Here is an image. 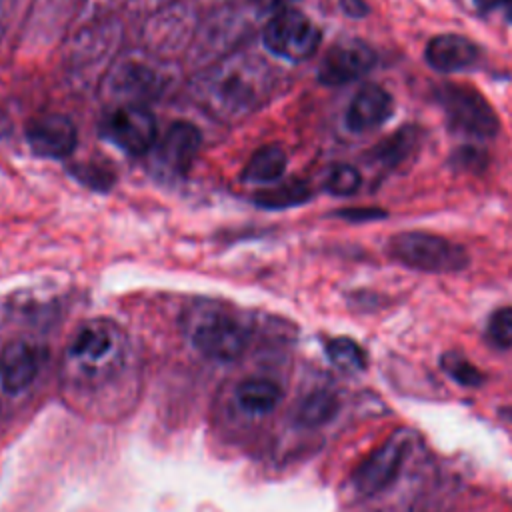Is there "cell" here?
<instances>
[{"label":"cell","instance_id":"cell-29","mask_svg":"<svg viewBox=\"0 0 512 512\" xmlns=\"http://www.w3.org/2000/svg\"><path fill=\"white\" fill-rule=\"evenodd\" d=\"M502 414H506V418H510V420H512V408H508V410H502Z\"/></svg>","mask_w":512,"mask_h":512},{"label":"cell","instance_id":"cell-27","mask_svg":"<svg viewBox=\"0 0 512 512\" xmlns=\"http://www.w3.org/2000/svg\"><path fill=\"white\" fill-rule=\"evenodd\" d=\"M340 8L350 18H362L368 14L366 0H340Z\"/></svg>","mask_w":512,"mask_h":512},{"label":"cell","instance_id":"cell-13","mask_svg":"<svg viewBox=\"0 0 512 512\" xmlns=\"http://www.w3.org/2000/svg\"><path fill=\"white\" fill-rule=\"evenodd\" d=\"M478 46L460 34H440L430 38L424 50L426 64L436 72H460L478 62Z\"/></svg>","mask_w":512,"mask_h":512},{"label":"cell","instance_id":"cell-12","mask_svg":"<svg viewBox=\"0 0 512 512\" xmlns=\"http://www.w3.org/2000/svg\"><path fill=\"white\" fill-rule=\"evenodd\" d=\"M394 112V100L388 90L368 84L362 86L346 108V128L354 134H364L382 126Z\"/></svg>","mask_w":512,"mask_h":512},{"label":"cell","instance_id":"cell-21","mask_svg":"<svg viewBox=\"0 0 512 512\" xmlns=\"http://www.w3.org/2000/svg\"><path fill=\"white\" fill-rule=\"evenodd\" d=\"M362 184V174L358 172V168L350 166V164H338L334 166L328 176H326V190L332 196H352L354 192H358Z\"/></svg>","mask_w":512,"mask_h":512},{"label":"cell","instance_id":"cell-9","mask_svg":"<svg viewBox=\"0 0 512 512\" xmlns=\"http://www.w3.org/2000/svg\"><path fill=\"white\" fill-rule=\"evenodd\" d=\"M376 64V52L372 46L358 38H348L336 42L318 66V82L324 86H344L366 72Z\"/></svg>","mask_w":512,"mask_h":512},{"label":"cell","instance_id":"cell-1","mask_svg":"<svg viewBox=\"0 0 512 512\" xmlns=\"http://www.w3.org/2000/svg\"><path fill=\"white\" fill-rule=\"evenodd\" d=\"M262 94V68L254 58H234L214 68L204 96L214 114L232 118L250 112Z\"/></svg>","mask_w":512,"mask_h":512},{"label":"cell","instance_id":"cell-5","mask_svg":"<svg viewBox=\"0 0 512 512\" xmlns=\"http://www.w3.org/2000/svg\"><path fill=\"white\" fill-rule=\"evenodd\" d=\"M320 38L322 34L318 26L296 8H286L274 14L262 32L266 50L290 62L310 58L318 50Z\"/></svg>","mask_w":512,"mask_h":512},{"label":"cell","instance_id":"cell-4","mask_svg":"<svg viewBox=\"0 0 512 512\" xmlns=\"http://www.w3.org/2000/svg\"><path fill=\"white\" fill-rule=\"evenodd\" d=\"M436 100L454 132L470 138H492L498 132V116L488 100L472 86L444 84Z\"/></svg>","mask_w":512,"mask_h":512},{"label":"cell","instance_id":"cell-7","mask_svg":"<svg viewBox=\"0 0 512 512\" xmlns=\"http://www.w3.org/2000/svg\"><path fill=\"white\" fill-rule=\"evenodd\" d=\"M102 138L126 154H146L156 144L154 114L142 104H122L104 118Z\"/></svg>","mask_w":512,"mask_h":512},{"label":"cell","instance_id":"cell-25","mask_svg":"<svg viewBox=\"0 0 512 512\" xmlns=\"http://www.w3.org/2000/svg\"><path fill=\"white\" fill-rule=\"evenodd\" d=\"M452 164H454L456 168H466V170H468V168H474V170H478V168H484L486 156H484L482 150L466 146V148L456 150V154H454V158H452Z\"/></svg>","mask_w":512,"mask_h":512},{"label":"cell","instance_id":"cell-8","mask_svg":"<svg viewBox=\"0 0 512 512\" xmlns=\"http://www.w3.org/2000/svg\"><path fill=\"white\" fill-rule=\"evenodd\" d=\"M410 434L406 430H396L378 450H374L352 474V484L356 492L364 496H374L384 490L398 474L400 464L408 452Z\"/></svg>","mask_w":512,"mask_h":512},{"label":"cell","instance_id":"cell-28","mask_svg":"<svg viewBox=\"0 0 512 512\" xmlns=\"http://www.w3.org/2000/svg\"><path fill=\"white\" fill-rule=\"evenodd\" d=\"M512 0H476V6H478V10H492V8H498V6H502V4H510Z\"/></svg>","mask_w":512,"mask_h":512},{"label":"cell","instance_id":"cell-16","mask_svg":"<svg viewBox=\"0 0 512 512\" xmlns=\"http://www.w3.org/2000/svg\"><path fill=\"white\" fill-rule=\"evenodd\" d=\"M282 400V388L276 380L252 376L236 386V402L242 410L252 414L272 412Z\"/></svg>","mask_w":512,"mask_h":512},{"label":"cell","instance_id":"cell-11","mask_svg":"<svg viewBox=\"0 0 512 512\" xmlns=\"http://www.w3.org/2000/svg\"><path fill=\"white\" fill-rule=\"evenodd\" d=\"M26 142L36 156L66 158L78 144V132L68 116L44 114L26 126Z\"/></svg>","mask_w":512,"mask_h":512},{"label":"cell","instance_id":"cell-18","mask_svg":"<svg viewBox=\"0 0 512 512\" xmlns=\"http://www.w3.org/2000/svg\"><path fill=\"white\" fill-rule=\"evenodd\" d=\"M312 196L310 188L302 180H290L272 188H264L254 196V202L268 210H282L308 202Z\"/></svg>","mask_w":512,"mask_h":512},{"label":"cell","instance_id":"cell-3","mask_svg":"<svg viewBox=\"0 0 512 512\" xmlns=\"http://www.w3.org/2000/svg\"><path fill=\"white\" fill-rule=\"evenodd\" d=\"M388 254L406 268L420 272H458L470 258L464 246L428 232H400L388 240Z\"/></svg>","mask_w":512,"mask_h":512},{"label":"cell","instance_id":"cell-2","mask_svg":"<svg viewBox=\"0 0 512 512\" xmlns=\"http://www.w3.org/2000/svg\"><path fill=\"white\" fill-rule=\"evenodd\" d=\"M122 354V332L106 320L94 318L84 322L70 340L66 358L74 374L84 380H96L106 376Z\"/></svg>","mask_w":512,"mask_h":512},{"label":"cell","instance_id":"cell-22","mask_svg":"<svg viewBox=\"0 0 512 512\" xmlns=\"http://www.w3.org/2000/svg\"><path fill=\"white\" fill-rule=\"evenodd\" d=\"M442 368L452 380L462 386H480L484 382V374L458 352H446L442 356Z\"/></svg>","mask_w":512,"mask_h":512},{"label":"cell","instance_id":"cell-30","mask_svg":"<svg viewBox=\"0 0 512 512\" xmlns=\"http://www.w3.org/2000/svg\"><path fill=\"white\" fill-rule=\"evenodd\" d=\"M508 20H512V2L508 4Z\"/></svg>","mask_w":512,"mask_h":512},{"label":"cell","instance_id":"cell-15","mask_svg":"<svg viewBox=\"0 0 512 512\" xmlns=\"http://www.w3.org/2000/svg\"><path fill=\"white\" fill-rule=\"evenodd\" d=\"M422 140V130L418 126L406 124L388 138L380 140L372 150H370V160L376 162L382 168H394L408 160L420 146Z\"/></svg>","mask_w":512,"mask_h":512},{"label":"cell","instance_id":"cell-17","mask_svg":"<svg viewBox=\"0 0 512 512\" xmlns=\"http://www.w3.org/2000/svg\"><path fill=\"white\" fill-rule=\"evenodd\" d=\"M286 152L278 144H266L258 148L244 166L242 180L250 184H272L282 178L286 170Z\"/></svg>","mask_w":512,"mask_h":512},{"label":"cell","instance_id":"cell-20","mask_svg":"<svg viewBox=\"0 0 512 512\" xmlns=\"http://www.w3.org/2000/svg\"><path fill=\"white\" fill-rule=\"evenodd\" d=\"M326 356L328 360L342 372H360L366 368V354L364 350L346 336H338L326 342Z\"/></svg>","mask_w":512,"mask_h":512},{"label":"cell","instance_id":"cell-26","mask_svg":"<svg viewBox=\"0 0 512 512\" xmlns=\"http://www.w3.org/2000/svg\"><path fill=\"white\" fill-rule=\"evenodd\" d=\"M336 216L350 220V222H370V220L386 218V210H382V208H342L336 212Z\"/></svg>","mask_w":512,"mask_h":512},{"label":"cell","instance_id":"cell-23","mask_svg":"<svg viewBox=\"0 0 512 512\" xmlns=\"http://www.w3.org/2000/svg\"><path fill=\"white\" fill-rule=\"evenodd\" d=\"M486 338L494 348L506 350L512 346V306L498 308L486 326Z\"/></svg>","mask_w":512,"mask_h":512},{"label":"cell","instance_id":"cell-19","mask_svg":"<svg viewBox=\"0 0 512 512\" xmlns=\"http://www.w3.org/2000/svg\"><path fill=\"white\" fill-rule=\"evenodd\" d=\"M338 410V402H336V396H332L330 392H324V390H318V392H312L308 394L300 406H298V412H296V420L298 424L302 426H320L324 422H328Z\"/></svg>","mask_w":512,"mask_h":512},{"label":"cell","instance_id":"cell-24","mask_svg":"<svg viewBox=\"0 0 512 512\" xmlns=\"http://www.w3.org/2000/svg\"><path fill=\"white\" fill-rule=\"evenodd\" d=\"M74 176L84 182L86 186L90 188H98V190H106L112 186L114 182V174L108 172V170H102V166H94V164H80V166H74Z\"/></svg>","mask_w":512,"mask_h":512},{"label":"cell","instance_id":"cell-10","mask_svg":"<svg viewBox=\"0 0 512 512\" xmlns=\"http://www.w3.org/2000/svg\"><path fill=\"white\" fill-rule=\"evenodd\" d=\"M202 144L200 130L190 122H174L154 150V168L168 178L184 176Z\"/></svg>","mask_w":512,"mask_h":512},{"label":"cell","instance_id":"cell-14","mask_svg":"<svg viewBox=\"0 0 512 512\" xmlns=\"http://www.w3.org/2000/svg\"><path fill=\"white\" fill-rule=\"evenodd\" d=\"M38 374L36 352L22 340H14L0 352V382L10 394L26 390Z\"/></svg>","mask_w":512,"mask_h":512},{"label":"cell","instance_id":"cell-6","mask_svg":"<svg viewBox=\"0 0 512 512\" xmlns=\"http://www.w3.org/2000/svg\"><path fill=\"white\" fill-rule=\"evenodd\" d=\"M190 340L206 358L232 362L242 356L248 344V330L230 314L210 310L196 318L190 330Z\"/></svg>","mask_w":512,"mask_h":512}]
</instances>
